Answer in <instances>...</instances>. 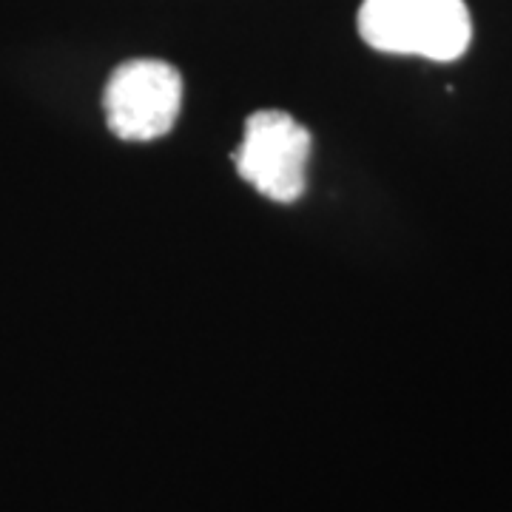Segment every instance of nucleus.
Instances as JSON below:
<instances>
[{
    "label": "nucleus",
    "mask_w": 512,
    "mask_h": 512,
    "mask_svg": "<svg viewBox=\"0 0 512 512\" xmlns=\"http://www.w3.org/2000/svg\"><path fill=\"white\" fill-rule=\"evenodd\" d=\"M359 35L384 55L453 63L470 49L473 18L464 0H362Z\"/></svg>",
    "instance_id": "f257e3e1"
},
{
    "label": "nucleus",
    "mask_w": 512,
    "mask_h": 512,
    "mask_svg": "<svg viewBox=\"0 0 512 512\" xmlns=\"http://www.w3.org/2000/svg\"><path fill=\"white\" fill-rule=\"evenodd\" d=\"M103 111L111 134L126 143L165 137L183 111V74L157 57H134L111 72Z\"/></svg>",
    "instance_id": "f03ea898"
},
{
    "label": "nucleus",
    "mask_w": 512,
    "mask_h": 512,
    "mask_svg": "<svg viewBox=\"0 0 512 512\" xmlns=\"http://www.w3.org/2000/svg\"><path fill=\"white\" fill-rule=\"evenodd\" d=\"M313 140L291 114L265 109L245 120V137L234 151L239 177L268 200L296 202L305 191Z\"/></svg>",
    "instance_id": "7ed1b4c3"
}]
</instances>
